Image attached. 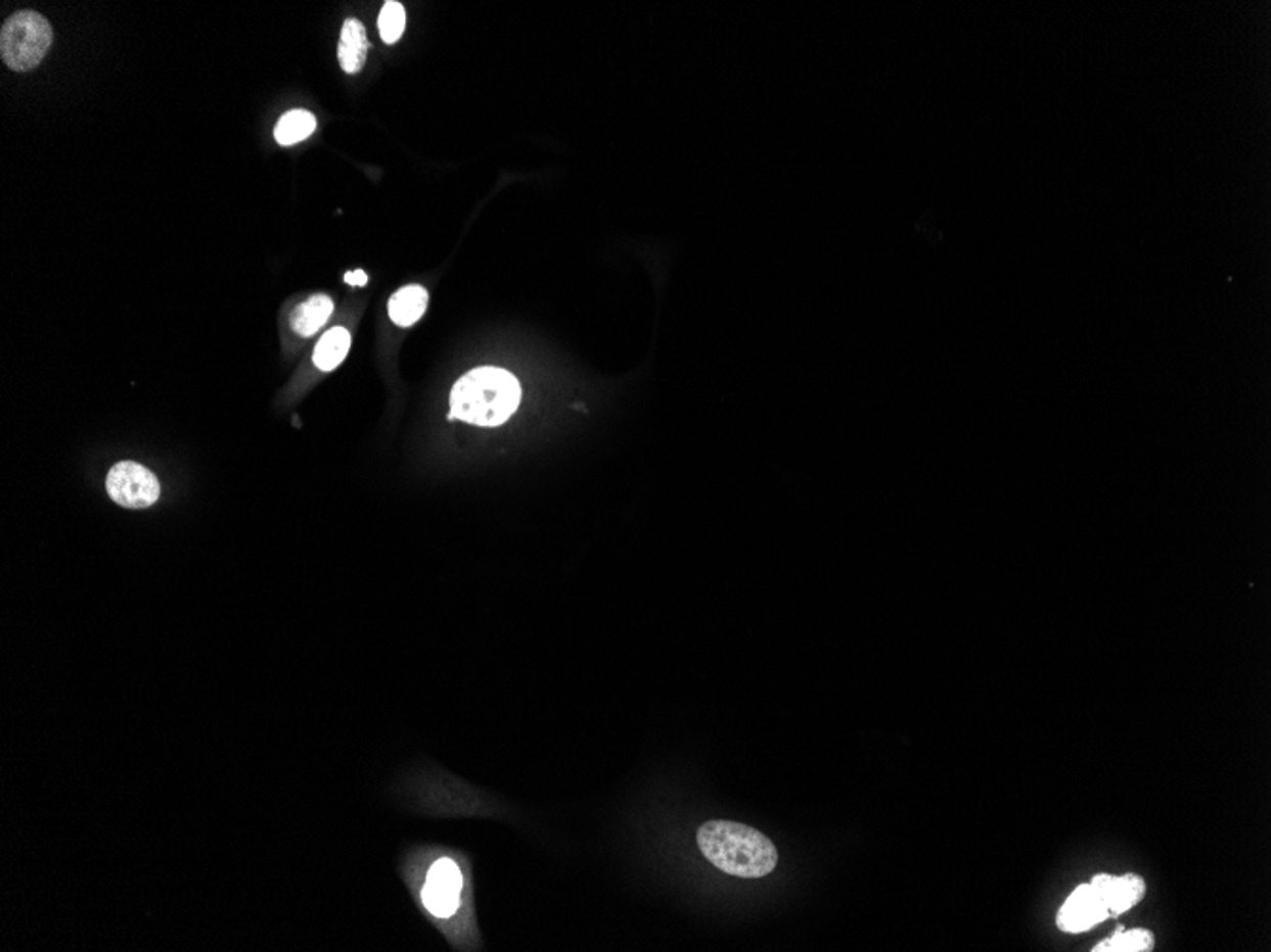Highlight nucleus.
Here are the masks:
<instances>
[{
    "label": "nucleus",
    "instance_id": "nucleus-1",
    "mask_svg": "<svg viewBox=\"0 0 1271 952\" xmlns=\"http://www.w3.org/2000/svg\"><path fill=\"white\" fill-rule=\"evenodd\" d=\"M698 850L720 871L738 878H762L775 871L779 852L762 830L712 819L697 830Z\"/></svg>",
    "mask_w": 1271,
    "mask_h": 952
},
{
    "label": "nucleus",
    "instance_id": "nucleus-2",
    "mask_svg": "<svg viewBox=\"0 0 1271 952\" xmlns=\"http://www.w3.org/2000/svg\"><path fill=\"white\" fill-rule=\"evenodd\" d=\"M452 419L499 426L508 421L521 399L519 382L505 369L479 368L468 371L452 390Z\"/></svg>",
    "mask_w": 1271,
    "mask_h": 952
},
{
    "label": "nucleus",
    "instance_id": "nucleus-3",
    "mask_svg": "<svg viewBox=\"0 0 1271 952\" xmlns=\"http://www.w3.org/2000/svg\"><path fill=\"white\" fill-rule=\"evenodd\" d=\"M54 33L46 17L21 10L6 19L0 31V55L2 61L17 73L37 67L50 50Z\"/></svg>",
    "mask_w": 1271,
    "mask_h": 952
},
{
    "label": "nucleus",
    "instance_id": "nucleus-4",
    "mask_svg": "<svg viewBox=\"0 0 1271 952\" xmlns=\"http://www.w3.org/2000/svg\"><path fill=\"white\" fill-rule=\"evenodd\" d=\"M105 485L110 498L130 510L149 508L161 496V483L156 476L145 466L132 461L115 464L107 474Z\"/></svg>",
    "mask_w": 1271,
    "mask_h": 952
},
{
    "label": "nucleus",
    "instance_id": "nucleus-5",
    "mask_svg": "<svg viewBox=\"0 0 1271 952\" xmlns=\"http://www.w3.org/2000/svg\"><path fill=\"white\" fill-rule=\"evenodd\" d=\"M463 888V874L457 863L450 857H442L435 861L428 869L424 883L423 905L426 911L438 918H450L459 907V896Z\"/></svg>",
    "mask_w": 1271,
    "mask_h": 952
},
{
    "label": "nucleus",
    "instance_id": "nucleus-6",
    "mask_svg": "<svg viewBox=\"0 0 1271 952\" xmlns=\"http://www.w3.org/2000/svg\"><path fill=\"white\" fill-rule=\"evenodd\" d=\"M1109 916L1106 903L1100 899L1091 885H1081L1072 892L1062 909L1058 911L1056 924L1068 934H1080L1100 924Z\"/></svg>",
    "mask_w": 1271,
    "mask_h": 952
},
{
    "label": "nucleus",
    "instance_id": "nucleus-7",
    "mask_svg": "<svg viewBox=\"0 0 1271 952\" xmlns=\"http://www.w3.org/2000/svg\"><path fill=\"white\" fill-rule=\"evenodd\" d=\"M1089 885L1093 886L1094 892L1106 903L1109 916L1129 911L1140 899L1144 898V892H1146L1144 880L1136 874H1123V876L1096 874Z\"/></svg>",
    "mask_w": 1271,
    "mask_h": 952
},
{
    "label": "nucleus",
    "instance_id": "nucleus-8",
    "mask_svg": "<svg viewBox=\"0 0 1271 952\" xmlns=\"http://www.w3.org/2000/svg\"><path fill=\"white\" fill-rule=\"evenodd\" d=\"M369 42L366 37V28L362 26V21L358 19H347L342 29V39H339V63L343 70L349 75H355L358 70H362L366 63V55H368Z\"/></svg>",
    "mask_w": 1271,
    "mask_h": 952
},
{
    "label": "nucleus",
    "instance_id": "nucleus-9",
    "mask_svg": "<svg viewBox=\"0 0 1271 952\" xmlns=\"http://www.w3.org/2000/svg\"><path fill=\"white\" fill-rule=\"evenodd\" d=\"M428 295L421 286L402 287L389 300V316L400 327H410L423 316Z\"/></svg>",
    "mask_w": 1271,
    "mask_h": 952
},
{
    "label": "nucleus",
    "instance_id": "nucleus-10",
    "mask_svg": "<svg viewBox=\"0 0 1271 952\" xmlns=\"http://www.w3.org/2000/svg\"><path fill=\"white\" fill-rule=\"evenodd\" d=\"M331 313H333V302L329 297L313 295L311 299L300 304L296 313L291 314V327L303 337H311L328 322Z\"/></svg>",
    "mask_w": 1271,
    "mask_h": 952
},
{
    "label": "nucleus",
    "instance_id": "nucleus-11",
    "mask_svg": "<svg viewBox=\"0 0 1271 952\" xmlns=\"http://www.w3.org/2000/svg\"><path fill=\"white\" fill-rule=\"evenodd\" d=\"M349 348H351V333L345 327L329 329L328 333L316 344L315 355H313L316 368L322 371H333L347 358Z\"/></svg>",
    "mask_w": 1271,
    "mask_h": 952
},
{
    "label": "nucleus",
    "instance_id": "nucleus-12",
    "mask_svg": "<svg viewBox=\"0 0 1271 952\" xmlns=\"http://www.w3.org/2000/svg\"><path fill=\"white\" fill-rule=\"evenodd\" d=\"M316 130V118L313 112L309 110H289L286 112L274 128V139L280 145H296L302 143L303 139L313 136Z\"/></svg>",
    "mask_w": 1271,
    "mask_h": 952
},
{
    "label": "nucleus",
    "instance_id": "nucleus-13",
    "mask_svg": "<svg viewBox=\"0 0 1271 952\" xmlns=\"http://www.w3.org/2000/svg\"><path fill=\"white\" fill-rule=\"evenodd\" d=\"M1155 939L1148 930H1120L1114 938L1106 939L1094 947V952H1146L1153 949Z\"/></svg>",
    "mask_w": 1271,
    "mask_h": 952
},
{
    "label": "nucleus",
    "instance_id": "nucleus-14",
    "mask_svg": "<svg viewBox=\"0 0 1271 952\" xmlns=\"http://www.w3.org/2000/svg\"><path fill=\"white\" fill-rule=\"evenodd\" d=\"M406 29V10L400 2H384L379 14V33L387 44H395Z\"/></svg>",
    "mask_w": 1271,
    "mask_h": 952
},
{
    "label": "nucleus",
    "instance_id": "nucleus-15",
    "mask_svg": "<svg viewBox=\"0 0 1271 952\" xmlns=\"http://www.w3.org/2000/svg\"><path fill=\"white\" fill-rule=\"evenodd\" d=\"M345 282L349 286H366L368 284V274L364 271H355V273L345 274Z\"/></svg>",
    "mask_w": 1271,
    "mask_h": 952
}]
</instances>
